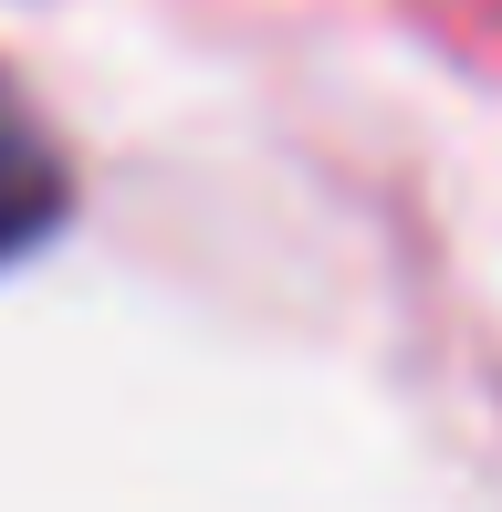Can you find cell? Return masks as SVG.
Listing matches in <instances>:
<instances>
[{
    "label": "cell",
    "mask_w": 502,
    "mask_h": 512,
    "mask_svg": "<svg viewBox=\"0 0 502 512\" xmlns=\"http://www.w3.org/2000/svg\"><path fill=\"white\" fill-rule=\"evenodd\" d=\"M53 220H63V157H53V136L21 115V95L0 84V262L32 251Z\"/></svg>",
    "instance_id": "1"
}]
</instances>
